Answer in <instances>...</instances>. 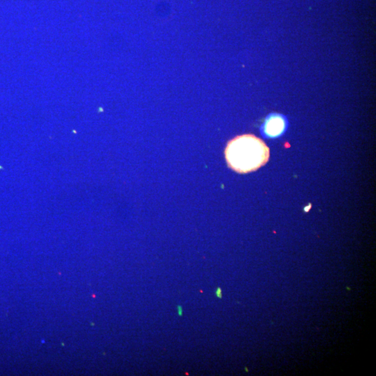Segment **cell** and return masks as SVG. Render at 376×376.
<instances>
[{"label": "cell", "instance_id": "cell-1", "mask_svg": "<svg viewBox=\"0 0 376 376\" xmlns=\"http://www.w3.org/2000/svg\"><path fill=\"white\" fill-rule=\"evenodd\" d=\"M225 153L230 168L240 174H246L255 172L266 165L270 156V150L258 137L243 135L231 140Z\"/></svg>", "mask_w": 376, "mask_h": 376}, {"label": "cell", "instance_id": "cell-2", "mask_svg": "<svg viewBox=\"0 0 376 376\" xmlns=\"http://www.w3.org/2000/svg\"><path fill=\"white\" fill-rule=\"evenodd\" d=\"M288 122L285 116L271 114L267 116L261 127V133L268 138H276L283 135L287 129Z\"/></svg>", "mask_w": 376, "mask_h": 376}, {"label": "cell", "instance_id": "cell-3", "mask_svg": "<svg viewBox=\"0 0 376 376\" xmlns=\"http://www.w3.org/2000/svg\"><path fill=\"white\" fill-rule=\"evenodd\" d=\"M215 296L218 298H223V291L221 288H217V290L215 291Z\"/></svg>", "mask_w": 376, "mask_h": 376}, {"label": "cell", "instance_id": "cell-4", "mask_svg": "<svg viewBox=\"0 0 376 376\" xmlns=\"http://www.w3.org/2000/svg\"><path fill=\"white\" fill-rule=\"evenodd\" d=\"M177 312H178V316H179V317H182V316H183V310L181 306L178 305L177 306Z\"/></svg>", "mask_w": 376, "mask_h": 376}]
</instances>
